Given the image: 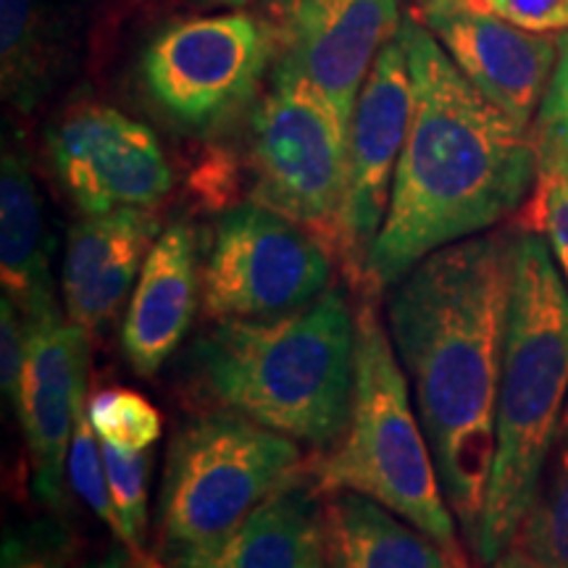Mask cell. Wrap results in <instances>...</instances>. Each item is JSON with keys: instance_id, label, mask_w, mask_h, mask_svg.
Returning a JSON list of instances; mask_svg holds the SVG:
<instances>
[{"instance_id": "obj_6", "label": "cell", "mask_w": 568, "mask_h": 568, "mask_svg": "<svg viewBox=\"0 0 568 568\" xmlns=\"http://www.w3.org/2000/svg\"><path fill=\"white\" fill-rule=\"evenodd\" d=\"M301 443L232 410L176 426L159 497L161 560L232 535L268 497L308 474Z\"/></svg>"}, {"instance_id": "obj_7", "label": "cell", "mask_w": 568, "mask_h": 568, "mask_svg": "<svg viewBox=\"0 0 568 568\" xmlns=\"http://www.w3.org/2000/svg\"><path fill=\"white\" fill-rule=\"evenodd\" d=\"M255 203L308 230L335 258L347 182L351 124L335 103L287 59L253 111Z\"/></svg>"}, {"instance_id": "obj_24", "label": "cell", "mask_w": 568, "mask_h": 568, "mask_svg": "<svg viewBox=\"0 0 568 568\" xmlns=\"http://www.w3.org/2000/svg\"><path fill=\"white\" fill-rule=\"evenodd\" d=\"M105 468H109L111 500L119 516V542L124 545L126 552L138 556L145 552L148 539V497H151V468L153 453L151 450H122L103 443Z\"/></svg>"}, {"instance_id": "obj_14", "label": "cell", "mask_w": 568, "mask_h": 568, "mask_svg": "<svg viewBox=\"0 0 568 568\" xmlns=\"http://www.w3.org/2000/svg\"><path fill=\"white\" fill-rule=\"evenodd\" d=\"M397 0H282V59L301 69L351 124L376 55L400 32Z\"/></svg>"}, {"instance_id": "obj_8", "label": "cell", "mask_w": 568, "mask_h": 568, "mask_svg": "<svg viewBox=\"0 0 568 568\" xmlns=\"http://www.w3.org/2000/svg\"><path fill=\"white\" fill-rule=\"evenodd\" d=\"M274 40L272 27L247 13L174 21L142 51V82L169 122L209 138L255 101Z\"/></svg>"}, {"instance_id": "obj_22", "label": "cell", "mask_w": 568, "mask_h": 568, "mask_svg": "<svg viewBox=\"0 0 568 568\" xmlns=\"http://www.w3.org/2000/svg\"><path fill=\"white\" fill-rule=\"evenodd\" d=\"M539 169L529 201L516 222L521 230L542 234L552 258L568 282V159L552 148L537 145Z\"/></svg>"}, {"instance_id": "obj_35", "label": "cell", "mask_w": 568, "mask_h": 568, "mask_svg": "<svg viewBox=\"0 0 568 568\" xmlns=\"http://www.w3.org/2000/svg\"><path fill=\"white\" fill-rule=\"evenodd\" d=\"M424 3H429V0H416V6H424Z\"/></svg>"}, {"instance_id": "obj_9", "label": "cell", "mask_w": 568, "mask_h": 568, "mask_svg": "<svg viewBox=\"0 0 568 568\" xmlns=\"http://www.w3.org/2000/svg\"><path fill=\"white\" fill-rule=\"evenodd\" d=\"M324 243L264 203L222 213L201 272V305L211 322L268 318L314 303L332 287Z\"/></svg>"}, {"instance_id": "obj_17", "label": "cell", "mask_w": 568, "mask_h": 568, "mask_svg": "<svg viewBox=\"0 0 568 568\" xmlns=\"http://www.w3.org/2000/svg\"><path fill=\"white\" fill-rule=\"evenodd\" d=\"M172 568H329L322 493L305 474L222 542L163 560Z\"/></svg>"}, {"instance_id": "obj_28", "label": "cell", "mask_w": 568, "mask_h": 568, "mask_svg": "<svg viewBox=\"0 0 568 568\" xmlns=\"http://www.w3.org/2000/svg\"><path fill=\"white\" fill-rule=\"evenodd\" d=\"M27 361V322L11 297L0 301V385L11 408H17L21 374Z\"/></svg>"}, {"instance_id": "obj_33", "label": "cell", "mask_w": 568, "mask_h": 568, "mask_svg": "<svg viewBox=\"0 0 568 568\" xmlns=\"http://www.w3.org/2000/svg\"><path fill=\"white\" fill-rule=\"evenodd\" d=\"M126 568H142V564L134 556H130V560H126Z\"/></svg>"}, {"instance_id": "obj_29", "label": "cell", "mask_w": 568, "mask_h": 568, "mask_svg": "<svg viewBox=\"0 0 568 568\" xmlns=\"http://www.w3.org/2000/svg\"><path fill=\"white\" fill-rule=\"evenodd\" d=\"M521 30L539 34H568V0H479Z\"/></svg>"}, {"instance_id": "obj_4", "label": "cell", "mask_w": 568, "mask_h": 568, "mask_svg": "<svg viewBox=\"0 0 568 568\" xmlns=\"http://www.w3.org/2000/svg\"><path fill=\"white\" fill-rule=\"evenodd\" d=\"M566 406L568 282L542 234L521 230L497 389L493 471L471 550L485 566L506 556L514 542L548 466Z\"/></svg>"}, {"instance_id": "obj_31", "label": "cell", "mask_w": 568, "mask_h": 568, "mask_svg": "<svg viewBox=\"0 0 568 568\" xmlns=\"http://www.w3.org/2000/svg\"><path fill=\"white\" fill-rule=\"evenodd\" d=\"M489 568H535V566H529V564H524L521 558H516V556H510V552H506V556L503 558H497L493 566Z\"/></svg>"}, {"instance_id": "obj_26", "label": "cell", "mask_w": 568, "mask_h": 568, "mask_svg": "<svg viewBox=\"0 0 568 568\" xmlns=\"http://www.w3.org/2000/svg\"><path fill=\"white\" fill-rule=\"evenodd\" d=\"M74 535L59 514H42L11 524L0 548V568H69Z\"/></svg>"}, {"instance_id": "obj_11", "label": "cell", "mask_w": 568, "mask_h": 568, "mask_svg": "<svg viewBox=\"0 0 568 568\" xmlns=\"http://www.w3.org/2000/svg\"><path fill=\"white\" fill-rule=\"evenodd\" d=\"M48 151L55 176L84 216L153 209L174 184L155 134L109 105L67 113L48 134Z\"/></svg>"}, {"instance_id": "obj_23", "label": "cell", "mask_w": 568, "mask_h": 568, "mask_svg": "<svg viewBox=\"0 0 568 568\" xmlns=\"http://www.w3.org/2000/svg\"><path fill=\"white\" fill-rule=\"evenodd\" d=\"M88 418L101 443L122 450H151L161 439V410L130 387H103L88 395Z\"/></svg>"}, {"instance_id": "obj_15", "label": "cell", "mask_w": 568, "mask_h": 568, "mask_svg": "<svg viewBox=\"0 0 568 568\" xmlns=\"http://www.w3.org/2000/svg\"><path fill=\"white\" fill-rule=\"evenodd\" d=\"M151 209L84 216L69 230L61 268L63 311L95 339L130 301L148 253L161 234Z\"/></svg>"}, {"instance_id": "obj_34", "label": "cell", "mask_w": 568, "mask_h": 568, "mask_svg": "<svg viewBox=\"0 0 568 568\" xmlns=\"http://www.w3.org/2000/svg\"><path fill=\"white\" fill-rule=\"evenodd\" d=\"M219 3H226V6H243L247 0H219Z\"/></svg>"}, {"instance_id": "obj_19", "label": "cell", "mask_w": 568, "mask_h": 568, "mask_svg": "<svg viewBox=\"0 0 568 568\" xmlns=\"http://www.w3.org/2000/svg\"><path fill=\"white\" fill-rule=\"evenodd\" d=\"M324 527L329 568H464L429 535L372 497L326 495Z\"/></svg>"}, {"instance_id": "obj_5", "label": "cell", "mask_w": 568, "mask_h": 568, "mask_svg": "<svg viewBox=\"0 0 568 568\" xmlns=\"http://www.w3.org/2000/svg\"><path fill=\"white\" fill-rule=\"evenodd\" d=\"M355 326L351 418L335 447L308 458L311 479L322 495L372 497L429 535L458 566L468 568L429 439L416 406H410L408 376L379 316V295L358 297Z\"/></svg>"}, {"instance_id": "obj_20", "label": "cell", "mask_w": 568, "mask_h": 568, "mask_svg": "<svg viewBox=\"0 0 568 568\" xmlns=\"http://www.w3.org/2000/svg\"><path fill=\"white\" fill-rule=\"evenodd\" d=\"M59 42L40 0H0V74L3 98L32 111L53 84Z\"/></svg>"}, {"instance_id": "obj_1", "label": "cell", "mask_w": 568, "mask_h": 568, "mask_svg": "<svg viewBox=\"0 0 568 568\" xmlns=\"http://www.w3.org/2000/svg\"><path fill=\"white\" fill-rule=\"evenodd\" d=\"M518 237L521 230L510 224L460 240L426 255L387 290V332L471 550L493 471Z\"/></svg>"}, {"instance_id": "obj_10", "label": "cell", "mask_w": 568, "mask_h": 568, "mask_svg": "<svg viewBox=\"0 0 568 568\" xmlns=\"http://www.w3.org/2000/svg\"><path fill=\"white\" fill-rule=\"evenodd\" d=\"M414 116V77L400 32L376 55L361 90L347 138V182L339 211L335 261L364 295L368 255L385 226L397 161Z\"/></svg>"}, {"instance_id": "obj_2", "label": "cell", "mask_w": 568, "mask_h": 568, "mask_svg": "<svg viewBox=\"0 0 568 568\" xmlns=\"http://www.w3.org/2000/svg\"><path fill=\"white\" fill-rule=\"evenodd\" d=\"M400 38L414 77V116L364 295L387 293L426 255L521 211L539 169L531 130L489 103L426 24L403 19Z\"/></svg>"}, {"instance_id": "obj_18", "label": "cell", "mask_w": 568, "mask_h": 568, "mask_svg": "<svg viewBox=\"0 0 568 568\" xmlns=\"http://www.w3.org/2000/svg\"><path fill=\"white\" fill-rule=\"evenodd\" d=\"M51 253L45 205L30 163L6 148L0 166V276L3 295L17 303L24 322L59 314Z\"/></svg>"}, {"instance_id": "obj_3", "label": "cell", "mask_w": 568, "mask_h": 568, "mask_svg": "<svg viewBox=\"0 0 568 568\" xmlns=\"http://www.w3.org/2000/svg\"><path fill=\"white\" fill-rule=\"evenodd\" d=\"M355 339L353 305L329 287L290 314L213 322L184 355V368L219 410L324 453L351 418Z\"/></svg>"}, {"instance_id": "obj_27", "label": "cell", "mask_w": 568, "mask_h": 568, "mask_svg": "<svg viewBox=\"0 0 568 568\" xmlns=\"http://www.w3.org/2000/svg\"><path fill=\"white\" fill-rule=\"evenodd\" d=\"M537 145L552 148L568 159V34H560V53L545 90L535 124Z\"/></svg>"}, {"instance_id": "obj_13", "label": "cell", "mask_w": 568, "mask_h": 568, "mask_svg": "<svg viewBox=\"0 0 568 568\" xmlns=\"http://www.w3.org/2000/svg\"><path fill=\"white\" fill-rule=\"evenodd\" d=\"M418 13L466 80L518 126L531 130L560 40L521 30L479 0H429L418 6Z\"/></svg>"}, {"instance_id": "obj_16", "label": "cell", "mask_w": 568, "mask_h": 568, "mask_svg": "<svg viewBox=\"0 0 568 568\" xmlns=\"http://www.w3.org/2000/svg\"><path fill=\"white\" fill-rule=\"evenodd\" d=\"M201 272L193 226L172 222L159 234L122 324V347L132 372L153 376L172 358L201 308Z\"/></svg>"}, {"instance_id": "obj_12", "label": "cell", "mask_w": 568, "mask_h": 568, "mask_svg": "<svg viewBox=\"0 0 568 568\" xmlns=\"http://www.w3.org/2000/svg\"><path fill=\"white\" fill-rule=\"evenodd\" d=\"M92 337L59 314L27 322V361L13 414L30 450L32 493L53 514L67 510V458L88 403Z\"/></svg>"}, {"instance_id": "obj_25", "label": "cell", "mask_w": 568, "mask_h": 568, "mask_svg": "<svg viewBox=\"0 0 568 568\" xmlns=\"http://www.w3.org/2000/svg\"><path fill=\"white\" fill-rule=\"evenodd\" d=\"M67 479L74 495L95 514L98 521H103L119 539V516L111 500L109 485V468H105L103 443L92 429L88 418V403H84L82 414L77 416L74 437L69 445L67 458Z\"/></svg>"}, {"instance_id": "obj_30", "label": "cell", "mask_w": 568, "mask_h": 568, "mask_svg": "<svg viewBox=\"0 0 568 568\" xmlns=\"http://www.w3.org/2000/svg\"><path fill=\"white\" fill-rule=\"evenodd\" d=\"M82 568H126V558L122 556V552H111V556H105V558L90 560V564H84Z\"/></svg>"}, {"instance_id": "obj_21", "label": "cell", "mask_w": 568, "mask_h": 568, "mask_svg": "<svg viewBox=\"0 0 568 568\" xmlns=\"http://www.w3.org/2000/svg\"><path fill=\"white\" fill-rule=\"evenodd\" d=\"M508 552L535 568H568V406L548 466Z\"/></svg>"}, {"instance_id": "obj_32", "label": "cell", "mask_w": 568, "mask_h": 568, "mask_svg": "<svg viewBox=\"0 0 568 568\" xmlns=\"http://www.w3.org/2000/svg\"><path fill=\"white\" fill-rule=\"evenodd\" d=\"M132 556V552H130ZM142 564V568H172V566H166L163 564L161 558H153V556H148V552H138V556H134Z\"/></svg>"}]
</instances>
